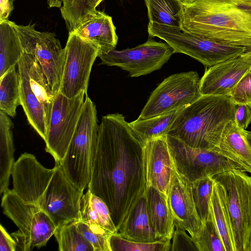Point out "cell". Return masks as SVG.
<instances>
[{
    "label": "cell",
    "instance_id": "24",
    "mask_svg": "<svg viewBox=\"0 0 251 251\" xmlns=\"http://www.w3.org/2000/svg\"><path fill=\"white\" fill-rule=\"evenodd\" d=\"M209 210L226 251H236L233 229L225 191L221 185L215 180L209 202Z\"/></svg>",
    "mask_w": 251,
    "mask_h": 251
},
{
    "label": "cell",
    "instance_id": "7",
    "mask_svg": "<svg viewBox=\"0 0 251 251\" xmlns=\"http://www.w3.org/2000/svg\"><path fill=\"white\" fill-rule=\"evenodd\" d=\"M3 213L18 227L11 233L17 243L16 251H30L46 246L53 235L56 226L43 210L28 203L8 189L1 199Z\"/></svg>",
    "mask_w": 251,
    "mask_h": 251
},
{
    "label": "cell",
    "instance_id": "4",
    "mask_svg": "<svg viewBox=\"0 0 251 251\" xmlns=\"http://www.w3.org/2000/svg\"><path fill=\"white\" fill-rule=\"evenodd\" d=\"M234 120V103L229 96H202L180 110L168 135L191 147L213 150Z\"/></svg>",
    "mask_w": 251,
    "mask_h": 251
},
{
    "label": "cell",
    "instance_id": "32",
    "mask_svg": "<svg viewBox=\"0 0 251 251\" xmlns=\"http://www.w3.org/2000/svg\"><path fill=\"white\" fill-rule=\"evenodd\" d=\"M60 9L69 33L74 31L89 12L96 9L94 0H64Z\"/></svg>",
    "mask_w": 251,
    "mask_h": 251
},
{
    "label": "cell",
    "instance_id": "28",
    "mask_svg": "<svg viewBox=\"0 0 251 251\" xmlns=\"http://www.w3.org/2000/svg\"><path fill=\"white\" fill-rule=\"evenodd\" d=\"M149 22L181 28L183 3L180 0H145Z\"/></svg>",
    "mask_w": 251,
    "mask_h": 251
},
{
    "label": "cell",
    "instance_id": "38",
    "mask_svg": "<svg viewBox=\"0 0 251 251\" xmlns=\"http://www.w3.org/2000/svg\"><path fill=\"white\" fill-rule=\"evenodd\" d=\"M234 122L242 130H246L251 123V108L245 104H234Z\"/></svg>",
    "mask_w": 251,
    "mask_h": 251
},
{
    "label": "cell",
    "instance_id": "44",
    "mask_svg": "<svg viewBox=\"0 0 251 251\" xmlns=\"http://www.w3.org/2000/svg\"><path fill=\"white\" fill-rule=\"evenodd\" d=\"M247 251H251V233L250 235V239H249V245L247 249Z\"/></svg>",
    "mask_w": 251,
    "mask_h": 251
},
{
    "label": "cell",
    "instance_id": "12",
    "mask_svg": "<svg viewBox=\"0 0 251 251\" xmlns=\"http://www.w3.org/2000/svg\"><path fill=\"white\" fill-rule=\"evenodd\" d=\"M87 91L68 98L59 92L54 99L46 140V151L60 163L64 159L80 117Z\"/></svg>",
    "mask_w": 251,
    "mask_h": 251
},
{
    "label": "cell",
    "instance_id": "48",
    "mask_svg": "<svg viewBox=\"0 0 251 251\" xmlns=\"http://www.w3.org/2000/svg\"></svg>",
    "mask_w": 251,
    "mask_h": 251
},
{
    "label": "cell",
    "instance_id": "46",
    "mask_svg": "<svg viewBox=\"0 0 251 251\" xmlns=\"http://www.w3.org/2000/svg\"><path fill=\"white\" fill-rule=\"evenodd\" d=\"M180 0L183 3V2H187V1H190L192 0Z\"/></svg>",
    "mask_w": 251,
    "mask_h": 251
},
{
    "label": "cell",
    "instance_id": "23",
    "mask_svg": "<svg viewBox=\"0 0 251 251\" xmlns=\"http://www.w3.org/2000/svg\"><path fill=\"white\" fill-rule=\"evenodd\" d=\"M151 226L157 239L172 240L175 226L167 197L155 188L146 189Z\"/></svg>",
    "mask_w": 251,
    "mask_h": 251
},
{
    "label": "cell",
    "instance_id": "17",
    "mask_svg": "<svg viewBox=\"0 0 251 251\" xmlns=\"http://www.w3.org/2000/svg\"><path fill=\"white\" fill-rule=\"evenodd\" d=\"M251 68V50L213 66L205 67L200 80L201 95L229 96Z\"/></svg>",
    "mask_w": 251,
    "mask_h": 251
},
{
    "label": "cell",
    "instance_id": "8",
    "mask_svg": "<svg viewBox=\"0 0 251 251\" xmlns=\"http://www.w3.org/2000/svg\"><path fill=\"white\" fill-rule=\"evenodd\" d=\"M148 31L150 36L165 41L174 53L186 54L205 67L237 57L248 51L245 47L223 44L177 27L149 22Z\"/></svg>",
    "mask_w": 251,
    "mask_h": 251
},
{
    "label": "cell",
    "instance_id": "1",
    "mask_svg": "<svg viewBox=\"0 0 251 251\" xmlns=\"http://www.w3.org/2000/svg\"><path fill=\"white\" fill-rule=\"evenodd\" d=\"M143 151L122 114L102 117L87 188L106 203L118 231L146 192Z\"/></svg>",
    "mask_w": 251,
    "mask_h": 251
},
{
    "label": "cell",
    "instance_id": "35",
    "mask_svg": "<svg viewBox=\"0 0 251 251\" xmlns=\"http://www.w3.org/2000/svg\"><path fill=\"white\" fill-rule=\"evenodd\" d=\"M229 97L234 104L251 105V68L242 76Z\"/></svg>",
    "mask_w": 251,
    "mask_h": 251
},
{
    "label": "cell",
    "instance_id": "29",
    "mask_svg": "<svg viewBox=\"0 0 251 251\" xmlns=\"http://www.w3.org/2000/svg\"><path fill=\"white\" fill-rule=\"evenodd\" d=\"M15 67H11L0 77V110L12 118L21 105L19 77Z\"/></svg>",
    "mask_w": 251,
    "mask_h": 251
},
{
    "label": "cell",
    "instance_id": "37",
    "mask_svg": "<svg viewBox=\"0 0 251 251\" xmlns=\"http://www.w3.org/2000/svg\"><path fill=\"white\" fill-rule=\"evenodd\" d=\"M185 230L175 227L170 251H198L192 237Z\"/></svg>",
    "mask_w": 251,
    "mask_h": 251
},
{
    "label": "cell",
    "instance_id": "45",
    "mask_svg": "<svg viewBox=\"0 0 251 251\" xmlns=\"http://www.w3.org/2000/svg\"><path fill=\"white\" fill-rule=\"evenodd\" d=\"M239 1L244 2H248V3H251V0H238Z\"/></svg>",
    "mask_w": 251,
    "mask_h": 251
},
{
    "label": "cell",
    "instance_id": "47",
    "mask_svg": "<svg viewBox=\"0 0 251 251\" xmlns=\"http://www.w3.org/2000/svg\"><path fill=\"white\" fill-rule=\"evenodd\" d=\"M250 107H251V105H250Z\"/></svg>",
    "mask_w": 251,
    "mask_h": 251
},
{
    "label": "cell",
    "instance_id": "36",
    "mask_svg": "<svg viewBox=\"0 0 251 251\" xmlns=\"http://www.w3.org/2000/svg\"><path fill=\"white\" fill-rule=\"evenodd\" d=\"M78 231L92 245L94 251H111L109 245L110 237L93 232L88 226L80 221L76 222Z\"/></svg>",
    "mask_w": 251,
    "mask_h": 251
},
{
    "label": "cell",
    "instance_id": "30",
    "mask_svg": "<svg viewBox=\"0 0 251 251\" xmlns=\"http://www.w3.org/2000/svg\"><path fill=\"white\" fill-rule=\"evenodd\" d=\"M76 222L56 227L54 234L60 251H94L92 245L78 231Z\"/></svg>",
    "mask_w": 251,
    "mask_h": 251
},
{
    "label": "cell",
    "instance_id": "43",
    "mask_svg": "<svg viewBox=\"0 0 251 251\" xmlns=\"http://www.w3.org/2000/svg\"><path fill=\"white\" fill-rule=\"evenodd\" d=\"M103 0H94V8L96 9V7L100 4V3Z\"/></svg>",
    "mask_w": 251,
    "mask_h": 251
},
{
    "label": "cell",
    "instance_id": "3",
    "mask_svg": "<svg viewBox=\"0 0 251 251\" xmlns=\"http://www.w3.org/2000/svg\"><path fill=\"white\" fill-rule=\"evenodd\" d=\"M181 28L223 44L251 50V3L238 0L183 2Z\"/></svg>",
    "mask_w": 251,
    "mask_h": 251
},
{
    "label": "cell",
    "instance_id": "18",
    "mask_svg": "<svg viewBox=\"0 0 251 251\" xmlns=\"http://www.w3.org/2000/svg\"><path fill=\"white\" fill-rule=\"evenodd\" d=\"M143 162L146 188H155L167 196L175 167L167 135L151 139L143 145Z\"/></svg>",
    "mask_w": 251,
    "mask_h": 251
},
{
    "label": "cell",
    "instance_id": "9",
    "mask_svg": "<svg viewBox=\"0 0 251 251\" xmlns=\"http://www.w3.org/2000/svg\"><path fill=\"white\" fill-rule=\"evenodd\" d=\"M212 178L225 191L236 251H247L251 233V176L232 169Z\"/></svg>",
    "mask_w": 251,
    "mask_h": 251
},
{
    "label": "cell",
    "instance_id": "31",
    "mask_svg": "<svg viewBox=\"0 0 251 251\" xmlns=\"http://www.w3.org/2000/svg\"><path fill=\"white\" fill-rule=\"evenodd\" d=\"M111 251H170L171 240L161 239L153 242L130 241L124 238L118 231L109 238Z\"/></svg>",
    "mask_w": 251,
    "mask_h": 251
},
{
    "label": "cell",
    "instance_id": "27",
    "mask_svg": "<svg viewBox=\"0 0 251 251\" xmlns=\"http://www.w3.org/2000/svg\"><path fill=\"white\" fill-rule=\"evenodd\" d=\"M23 53L14 22L7 20L0 24V77L17 65Z\"/></svg>",
    "mask_w": 251,
    "mask_h": 251
},
{
    "label": "cell",
    "instance_id": "14",
    "mask_svg": "<svg viewBox=\"0 0 251 251\" xmlns=\"http://www.w3.org/2000/svg\"><path fill=\"white\" fill-rule=\"evenodd\" d=\"M174 53L167 43L149 39L145 43L131 49L100 52V65L117 66L138 77L160 69Z\"/></svg>",
    "mask_w": 251,
    "mask_h": 251
},
{
    "label": "cell",
    "instance_id": "2",
    "mask_svg": "<svg viewBox=\"0 0 251 251\" xmlns=\"http://www.w3.org/2000/svg\"><path fill=\"white\" fill-rule=\"evenodd\" d=\"M11 176L13 191L46 212L56 227L80 220L84 191L70 181L59 163L48 169L25 152L15 161Z\"/></svg>",
    "mask_w": 251,
    "mask_h": 251
},
{
    "label": "cell",
    "instance_id": "26",
    "mask_svg": "<svg viewBox=\"0 0 251 251\" xmlns=\"http://www.w3.org/2000/svg\"><path fill=\"white\" fill-rule=\"evenodd\" d=\"M181 110L148 119L138 118L129 124L133 134L143 146L151 139L167 135L171 126Z\"/></svg>",
    "mask_w": 251,
    "mask_h": 251
},
{
    "label": "cell",
    "instance_id": "33",
    "mask_svg": "<svg viewBox=\"0 0 251 251\" xmlns=\"http://www.w3.org/2000/svg\"><path fill=\"white\" fill-rule=\"evenodd\" d=\"M214 183V179L210 176L192 182L196 208L203 225L210 215L209 202Z\"/></svg>",
    "mask_w": 251,
    "mask_h": 251
},
{
    "label": "cell",
    "instance_id": "25",
    "mask_svg": "<svg viewBox=\"0 0 251 251\" xmlns=\"http://www.w3.org/2000/svg\"><path fill=\"white\" fill-rule=\"evenodd\" d=\"M13 122L9 116L0 111V192L8 189L14 161L13 139Z\"/></svg>",
    "mask_w": 251,
    "mask_h": 251
},
{
    "label": "cell",
    "instance_id": "13",
    "mask_svg": "<svg viewBox=\"0 0 251 251\" xmlns=\"http://www.w3.org/2000/svg\"><path fill=\"white\" fill-rule=\"evenodd\" d=\"M167 142L176 169L191 182L229 170L243 171L236 163L213 150L191 147L169 135Z\"/></svg>",
    "mask_w": 251,
    "mask_h": 251
},
{
    "label": "cell",
    "instance_id": "11",
    "mask_svg": "<svg viewBox=\"0 0 251 251\" xmlns=\"http://www.w3.org/2000/svg\"><path fill=\"white\" fill-rule=\"evenodd\" d=\"M35 24L14 27L24 52L34 55L39 63L52 92L59 91L65 61V50L54 32H41Z\"/></svg>",
    "mask_w": 251,
    "mask_h": 251
},
{
    "label": "cell",
    "instance_id": "21",
    "mask_svg": "<svg viewBox=\"0 0 251 251\" xmlns=\"http://www.w3.org/2000/svg\"><path fill=\"white\" fill-rule=\"evenodd\" d=\"M80 216L79 221L96 233L110 237L118 231L106 203L89 190L81 198Z\"/></svg>",
    "mask_w": 251,
    "mask_h": 251
},
{
    "label": "cell",
    "instance_id": "41",
    "mask_svg": "<svg viewBox=\"0 0 251 251\" xmlns=\"http://www.w3.org/2000/svg\"><path fill=\"white\" fill-rule=\"evenodd\" d=\"M64 0H47V3L50 8H61Z\"/></svg>",
    "mask_w": 251,
    "mask_h": 251
},
{
    "label": "cell",
    "instance_id": "6",
    "mask_svg": "<svg viewBox=\"0 0 251 251\" xmlns=\"http://www.w3.org/2000/svg\"><path fill=\"white\" fill-rule=\"evenodd\" d=\"M98 128L96 105L86 94L73 137L64 159L59 163L70 181L83 191L90 181Z\"/></svg>",
    "mask_w": 251,
    "mask_h": 251
},
{
    "label": "cell",
    "instance_id": "22",
    "mask_svg": "<svg viewBox=\"0 0 251 251\" xmlns=\"http://www.w3.org/2000/svg\"><path fill=\"white\" fill-rule=\"evenodd\" d=\"M118 232L125 239L135 242L151 243L159 240L151 226L146 192L122 223Z\"/></svg>",
    "mask_w": 251,
    "mask_h": 251
},
{
    "label": "cell",
    "instance_id": "34",
    "mask_svg": "<svg viewBox=\"0 0 251 251\" xmlns=\"http://www.w3.org/2000/svg\"><path fill=\"white\" fill-rule=\"evenodd\" d=\"M193 240L198 251H226L224 243L210 213L203 224L200 236L193 238Z\"/></svg>",
    "mask_w": 251,
    "mask_h": 251
},
{
    "label": "cell",
    "instance_id": "40",
    "mask_svg": "<svg viewBox=\"0 0 251 251\" xmlns=\"http://www.w3.org/2000/svg\"><path fill=\"white\" fill-rule=\"evenodd\" d=\"M0 24L8 20L10 13L13 9V0H0Z\"/></svg>",
    "mask_w": 251,
    "mask_h": 251
},
{
    "label": "cell",
    "instance_id": "20",
    "mask_svg": "<svg viewBox=\"0 0 251 251\" xmlns=\"http://www.w3.org/2000/svg\"><path fill=\"white\" fill-rule=\"evenodd\" d=\"M213 151L236 163L244 172L251 174V147L243 130L236 125L234 120L227 124Z\"/></svg>",
    "mask_w": 251,
    "mask_h": 251
},
{
    "label": "cell",
    "instance_id": "42",
    "mask_svg": "<svg viewBox=\"0 0 251 251\" xmlns=\"http://www.w3.org/2000/svg\"><path fill=\"white\" fill-rule=\"evenodd\" d=\"M243 132L245 134L246 138L251 147V131H247L243 130Z\"/></svg>",
    "mask_w": 251,
    "mask_h": 251
},
{
    "label": "cell",
    "instance_id": "16",
    "mask_svg": "<svg viewBox=\"0 0 251 251\" xmlns=\"http://www.w3.org/2000/svg\"><path fill=\"white\" fill-rule=\"evenodd\" d=\"M167 197L175 227L185 230L192 238L200 236L203 224L196 208L192 182L180 174L175 166Z\"/></svg>",
    "mask_w": 251,
    "mask_h": 251
},
{
    "label": "cell",
    "instance_id": "39",
    "mask_svg": "<svg viewBox=\"0 0 251 251\" xmlns=\"http://www.w3.org/2000/svg\"><path fill=\"white\" fill-rule=\"evenodd\" d=\"M17 243L14 238L10 235L5 228L0 226V251H15Z\"/></svg>",
    "mask_w": 251,
    "mask_h": 251
},
{
    "label": "cell",
    "instance_id": "10",
    "mask_svg": "<svg viewBox=\"0 0 251 251\" xmlns=\"http://www.w3.org/2000/svg\"><path fill=\"white\" fill-rule=\"evenodd\" d=\"M200 80L193 71L169 76L151 93L138 119L151 118L191 105L202 96Z\"/></svg>",
    "mask_w": 251,
    "mask_h": 251
},
{
    "label": "cell",
    "instance_id": "5",
    "mask_svg": "<svg viewBox=\"0 0 251 251\" xmlns=\"http://www.w3.org/2000/svg\"><path fill=\"white\" fill-rule=\"evenodd\" d=\"M17 65L21 105L29 124L45 141L56 94L34 55L24 52Z\"/></svg>",
    "mask_w": 251,
    "mask_h": 251
},
{
    "label": "cell",
    "instance_id": "15",
    "mask_svg": "<svg viewBox=\"0 0 251 251\" xmlns=\"http://www.w3.org/2000/svg\"><path fill=\"white\" fill-rule=\"evenodd\" d=\"M65 61L59 92L72 98L87 91L92 66L100 52L96 45L74 33H69Z\"/></svg>",
    "mask_w": 251,
    "mask_h": 251
},
{
    "label": "cell",
    "instance_id": "19",
    "mask_svg": "<svg viewBox=\"0 0 251 251\" xmlns=\"http://www.w3.org/2000/svg\"><path fill=\"white\" fill-rule=\"evenodd\" d=\"M71 33L96 45L102 52L115 49L118 39L111 17L96 9L89 12Z\"/></svg>",
    "mask_w": 251,
    "mask_h": 251
}]
</instances>
